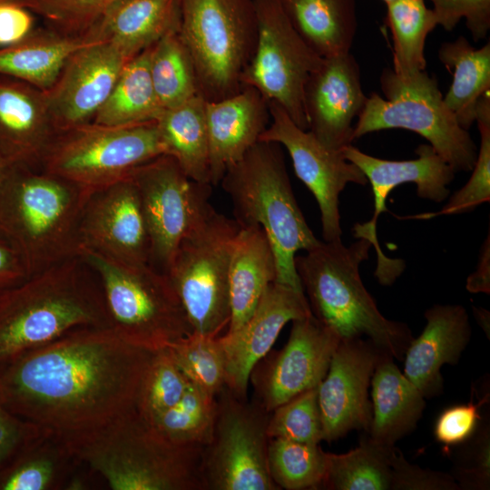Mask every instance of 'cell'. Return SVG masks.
I'll list each match as a JSON object with an SVG mask.
<instances>
[{
  "mask_svg": "<svg viewBox=\"0 0 490 490\" xmlns=\"http://www.w3.org/2000/svg\"><path fill=\"white\" fill-rule=\"evenodd\" d=\"M441 63L453 73L444 101L462 128L475 122L480 98L490 91V42L475 48L466 38L445 42L438 51Z\"/></svg>",
  "mask_w": 490,
  "mask_h": 490,
  "instance_id": "32",
  "label": "cell"
},
{
  "mask_svg": "<svg viewBox=\"0 0 490 490\" xmlns=\"http://www.w3.org/2000/svg\"><path fill=\"white\" fill-rule=\"evenodd\" d=\"M390 490H460L451 474L409 463L394 446L390 453Z\"/></svg>",
  "mask_w": 490,
  "mask_h": 490,
  "instance_id": "47",
  "label": "cell"
},
{
  "mask_svg": "<svg viewBox=\"0 0 490 490\" xmlns=\"http://www.w3.org/2000/svg\"><path fill=\"white\" fill-rule=\"evenodd\" d=\"M71 460L74 458L64 440L54 434H46L0 473V490L50 489Z\"/></svg>",
  "mask_w": 490,
  "mask_h": 490,
  "instance_id": "38",
  "label": "cell"
},
{
  "mask_svg": "<svg viewBox=\"0 0 490 490\" xmlns=\"http://www.w3.org/2000/svg\"><path fill=\"white\" fill-rule=\"evenodd\" d=\"M359 69L350 53L323 58L305 83L303 109L308 130L328 149L341 151L354 141L353 120L368 98Z\"/></svg>",
  "mask_w": 490,
  "mask_h": 490,
  "instance_id": "20",
  "label": "cell"
},
{
  "mask_svg": "<svg viewBox=\"0 0 490 490\" xmlns=\"http://www.w3.org/2000/svg\"><path fill=\"white\" fill-rule=\"evenodd\" d=\"M34 19L29 11L15 3H0V45H12L31 33Z\"/></svg>",
  "mask_w": 490,
  "mask_h": 490,
  "instance_id": "50",
  "label": "cell"
},
{
  "mask_svg": "<svg viewBox=\"0 0 490 490\" xmlns=\"http://www.w3.org/2000/svg\"><path fill=\"white\" fill-rule=\"evenodd\" d=\"M267 432L270 438L320 444L323 429L318 387L294 397L271 411Z\"/></svg>",
  "mask_w": 490,
  "mask_h": 490,
  "instance_id": "43",
  "label": "cell"
},
{
  "mask_svg": "<svg viewBox=\"0 0 490 490\" xmlns=\"http://www.w3.org/2000/svg\"><path fill=\"white\" fill-rule=\"evenodd\" d=\"M14 165L9 163L1 154H0V185L9 173L10 170Z\"/></svg>",
  "mask_w": 490,
  "mask_h": 490,
  "instance_id": "54",
  "label": "cell"
},
{
  "mask_svg": "<svg viewBox=\"0 0 490 490\" xmlns=\"http://www.w3.org/2000/svg\"><path fill=\"white\" fill-rule=\"evenodd\" d=\"M159 349L112 328H82L0 368V401L17 416L64 436L137 409Z\"/></svg>",
  "mask_w": 490,
  "mask_h": 490,
  "instance_id": "1",
  "label": "cell"
},
{
  "mask_svg": "<svg viewBox=\"0 0 490 490\" xmlns=\"http://www.w3.org/2000/svg\"><path fill=\"white\" fill-rule=\"evenodd\" d=\"M220 184L231 201L239 226H260L267 234L277 260L276 282L303 292L295 257L321 240L294 196L281 145L259 141L226 170Z\"/></svg>",
  "mask_w": 490,
  "mask_h": 490,
  "instance_id": "6",
  "label": "cell"
},
{
  "mask_svg": "<svg viewBox=\"0 0 490 490\" xmlns=\"http://www.w3.org/2000/svg\"><path fill=\"white\" fill-rule=\"evenodd\" d=\"M382 352L367 338L340 339L318 386L323 440L332 442L353 430H368L369 387Z\"/></svg>",
  "mask_w": 490,
  "mask_h": 490,
  "instance_id": "17",
  "label": "cell"
},
{
  "mask_svg": "<svg viewBox=\"0 0 490 490\" xmlns=\"http://www.w3.org/2000/svg\"><path fill=\"white\" fill-rule=\"evenodd\" d=\"M287 343L270 351L253 368V400L271 412L294 397L318 386L340 341L338 335L312 314L295 319Z\"/></svg>",
  "mask_w": 490,
  "mask_h": 490,
  "instance_id": "16",
  "label": "cell"
},
{
  "mask_svg": "<svg viewBox=\"0 0 490 490\" xmlns=\"http://www.w3.org/2000/svg\"><path fill=\"white\" fill-rule=\"evenodd\" d=\"M191 383L167 350L159 349L145 374L137 403L138 412L151 420L174 406Z\"/></svg>",
  "mask_w": 490,
  "mask_h": 490,
  "instance_id": "42",
  "label": "cell"
},
{
  "mask_svg": "<svg viewBox=\"0 0 490 490\" xmlns=\"http://www.w3.org/2000/svg\"><path fill=\"white\" fill-rule=\"evenodd\" d=\"M268 103L270 122L260 141L277 142L288 151L296 175L317 201L324 240L341 239L339 195L348 183L366 185V176L342 151L327 148L309 130L299 128L279 105Z\"/></svg>",
  "mask_w": 490,
  "mask_h": 490,
  "instance_id": "15",
  "label": "cell"
},
{
  "mask_svg": "<svg viewBox=\"0 0 490 490\" xmlns=\"http://www.w3.org/2000/svg\"><path fill=\"white\" fill-rule=\"evenodd\" d=\"M474 316L477 324L482 328L487 338L490 333V316L489 311L479 307H473Z\"/></svg>",
  "mask_w": 490,
  "mask_h": 490,
  "instance_id": "53",
  "label": "cell"
},
{
  "mask_svg": "<svg viewBox=\"0 0 490 490\" xmlns=\"http://www.w3.org/2000/svg\"><path fill=\"white\" fill-rule=\"evenodd\" d=\"M80 249L119 262L149 264L148 230L131 177L89 195L80 222Z\"/></svg>",
  "mask_w": 490,
  "mask_h": 490,
  "instance_id": "19",
  "label": "cell"
},
{
  "mask_svg": "<svg viewBox=\"0 0 490 490\" xmlns=\"http://www.w3.org/2000/svg\"><path fill=\"white\" fill-rule=\"evenodd\" d=\"M253 2L257 41L242 84L255 88L268 103L279 105L299 128L308 130L303 89L323 58L299 35L277 0Z\"/></svg>",
  "mask_w": 490,
  "mask_h": 490,
  "instance_id": "13",
  "label": "cell"
},
{
  "mask_svg": "<svg viewBox=\"0 0 490 490\" xmlns=\"http://www.w3.org/2000/svg\"><path fill=\"white\" fill-rule=\"evenodd\" d=\"M489 398L485 396L477 404L456 405L445 409L437 417L434 435L446 448L462 445L475 432L481 420L479 409Z\"/></svg>",
  "mask_w": 490,
  "mask_h": 490,
  "instance_id": "48",
  "label": "cell"
},
{
  "mask_svg": "<svg viewBox=\"0 0 490 490\" xmlns=\"http://www.w3.org/2000/svg\"><path fill=\"white\" fill-rule=\"evenodd\" d=\"M456 453L451 475L460 490H488L490 486V429L483 423Z\"/></svg>",
  "mask_w": 490,
  "mask_h": 490,
  "instance_id": "45",
  "label": "cell"
},
{
  "mask_svg": "<svg viewBox=\"0 0 490 490\" xmlns=\"http://www.w3.org/2000/svg\"><path fill=\"white\" fill-rule=\"evenodd\" d=\"M46 434L49 432L17 416L0 401V473Z\"/></svg>",
  "mask_w": 490,
  "mask_h": 490,
  "instance_id": "49",
  "label": "cell"
},
{
  "mask_svg": "<svg viewBox=\"0 0 490 490\" xmlns=\"http://www.w3.org/2000/svg\"><path fill=\"white\" fill-rule=\"evenodd\" d=\"M178 34L205 101L230 97L244 87L257 41L253 0H180Z\"/></svg>",
  "mask_w": 490,
  "mask_h": 490,
  "instance_id": "8",
  "label": "cell"
},
{
  "mask_svg": "<svg viewBox=\"0 0 490 490\" xmlns=\"http://www.w3.org/2000/svg\"><path fill=\"white\" fill-rule=\"evenodd\" d=\"M475 122L480 133V145L467 182L453 195L443 208L436 212H424L400 219L429 220L438 216L470 212L482 203L490 201V93L480 98Z\"/></svg>",
  "mask_w": 490,
  "mask_h": 490,
  "instance_id": "41",
  "label": "cell"
},
{
  "mask_svg": "<svg viewBox=\"0 0 490 490\" xmlns=\"http://www.w3.org/2000/svg\"><path fill=\"white\" fill-rule=\"evenodd\" d=\"M151 47L123 66L110 95L92 122L126 126L154 122L162 112L150 74Z\"/></svg>",
  "mask_w": 490,
  "mask_h": 490,
  "instance_id": "33",
  "label": "cell"
},
{
  "mask_svg": "<svg viewBox=\"0 0 490 490\" xmlns=\"http://www.w3.org/2000/svg\"><path fill=\"white\" fill-rule=\"evenodd\" d=\"M91 192L39 167L14 165L0 185V233L29 276L78 257Z\"/></svg>",
  "mask_w": 490,
  "mask_h": 490,
  "instance_id": "5",
  "label": "cell"
},
{
  "mask_svg": "<svg viewBox=\"0 0 490 490\" xmlns=\"http://www.w3.org/2000/svg\"><path fill=\"white\" fill-rule=\"evenodd\" d=\"M293 28L322 58L350 53L357 28L356 0H277Z\"/></svg>",
  "mask_w": 490,
  "mask_h": 490,
  "instance_id": "29",
  "label": "cell"
},
{
  "mask_svg": "<svg viewBox=\"0 0 490 490\" xmlns=\"http://www.w3.org/2000/svg\"><path fill=\"white\" fill-rule=\"evenodd\" d=\"M164 348L190 381L217 397L226 387V360L220 336L192 333Z\"/></svg>",
  "mask_w": 490,
  "mask_h": 490,
  "instance_id": "40",
  "label": "cell"
},
{
  "mask_svg": "<svg viewBox=\"0 0 490 490\" xmlns=\"http://www.w3.org/2000/svg\"><path fill=\"white\" fill-rule=\"evenodd\" d=\"M437 24L452 31L466 19L474 41L486 37L490 29V0H430Z\"/></svg>",
  "mask_w": 490,
  "mask_h": 490,
  "instance_id": "46",
  "label": "cell"
},
{
  "mask_svg": "<svg viewBox=\"0 0 490 490\" xmlns=\"http://www.w3.org/2000/svg\"><path fill=\"white\" fill-rule=\"evenodd\" d=\"M164 154L156 121L126 126L91 122L60 131L39 168L92 193Z\"/></svg>",
  "mask_w": 490,
  "mask_h": 490,
  "instance_id": "11",
  "label": "cell"
},
{
  "mask_svg": "<svg viewBox=\"0 0 490 490\" xmlns=\"http://www.w3.org/2000/svg\"><path fill=\"white\" fill-rule=\"evenodd\" d=\"M129 61L114 45L93 41L74 52L45 91L59 131L91 122Z\"/></svg>",
  "mask_w": 490,
  "mask_h": 490,
  "instance_id": "21",
  "label": "cell"
},
{
  "mask_svg": "<svg viewBox=\"0 0 490 490\" xmlns=\"http://www.w3.org/2000/svg\"><path fill=\"white\" fill-rule=\"evenodd\" d=\"M205 100L196 95L165 109L156 120L167 154L193 181L210 183V142Z\"/></svg>",
  "mask_w": 490,
  "mask_h": 490,
  "instance_id": "31",
  "label": "cell"
},
{
  "mask_svg": "<svg viewBox=\"0 0 490 490\" xmlns=\"http://www.w3.org/2000/svg\"><path fill=\"white\" fill-rule=\"evenodd\" d=\"M426 326L404 356V375L426 399L444 391L441 368L458 363L472 337L466 309L460 304H436L425 312Z\"/></svg>",
  "mask_w": 490,
  "mask_h": 490,
  "instance_id": "23",
  "label": "cell"
},
{
  "mask_svg": "<svg viewBox=\"0 0 490 490\" xmlns=\"http://www.w3.org/2000/svg\"><path fill=\"white\" fill-rule=\"evenodd\" d=\"M394 446L384 447L365 437L347 453L326 452L320 489L390 490V453Z\"/></svg>",
  "mask_w": 490,
  "mask_h": 490,
  "instance_id": "35",
  "label": "cell"
},
{
  "mask_svg": "<svg viewBox=\"0 0 490 490\" xmlns=\"http://www.w3.org/2000/svg\"><path fill=\"white\" fill-rule=\"evenodd\" d=\"M29 277L21 257L0 233V295Z\"/></svg>",
  "mask_w": 490,
  "mask_h": 490,
  "instance_id": "51",
  "label": "cell"
},
{
  "mask_svg": "<svg viewBox=\"0 0 490 490\" xmlns=\"http://www.w3.org/2000/svg\"><path fill=\"white\" fill-rule=\"evenodd\" d=\"M210 142V182L220 184L226 170L260 141L270 122L268 102L253 87L205 102Z\"/></svg>",
  "mask_w": 490,
  "mask_h": 490,
  "instance_id": "25",
  "label": "cell"
},
{
  "mask_svg": "<svg viewBox=\"0 0 490 490\" xmlns=\"http://www.w3.org/2000/svg\"><path fill=\"white\" fill-rule=\"evenodd\" d=\"M276 279V256L263 229L240 228L230 259V318L224 333L237 330L250 318L268 287Z\"/></svg>",
  "mask_w": 490,
  "mask_h": 490,
  "instance_id": "28",
  "label": "cell"
},
{
  "mask_svg": "<svg viewBox=\"0 0 490 490\" xmlns=\"http://www.w3.org/2000/svg\"><path fill=\"white\" fill-rule=\"evenodd\" d=\"M240 230L212 207L183 237L165 272L195 334L220 336L228 328L229 272Z\"/></svg>",
  "mask_w": 490,
  "mask_h": 490,
  "instance_id": "10",
  "label": "cell"
},
{
  "mask_svg": "<svg viewBox=\"0 0 490 490\" xmlns=\"http://www.w3.org/2000/svg\"><path fill=\"white\" fill-rule=\"evenodd\" d=\"M386 5V23L393 39L392 70L402 78L425 71L426 39L438 25L433 10L425 0H395Z\"/></svg>",
  "mask_w": 490,
  "mask_h": 490,
  "instance_id": "34",
  "label": "cell"
},
{
  "mask_svg": "<svg viewBox=\"0 0 490 490\" xmlns=\"http://www.w3.org/2000/svg\"><path fill=\"white\" fill-rule=\"evenodd\" d=\"M130 177L148 230L149 264L165 273L183 237L212 208V185L189 178L168 154L141 165Z\"/></svg>",
  "mask_w": 490,
  "mask_h": 490,
  "instance_id": "14",
  "label": "cell"
},
{
  "mask_svg": "<svg viewBox=\"0 0 490 490\" xmlns=\"http://www.w3.org/2000/svg\"><path fill=\"white\" fill-rule=\"evenodd\" d=\"M310 314L304 292L272 282L250 318L237 330L220 336L226 360V387L246 397L253 368L271 350L284 326Z\"/></svg>",
  "mask_w": 490,
  "mask_h": 490,
  "instance_id": "22",
  "label": "cell"
},
{
  "mask_svg": "<svg viewBox=\"0 0 490 490\" xmlns=\"http://www.w3.org/2000/svg\"><path fill=\"white\" fill-rule=\"evenodd\" d=\"M90 272L79 256L71 258L0 295V368L75 329L111 328Z\"/></svg>",
  "mask_w": 490,
  "mask_h": 490,
  "instance_id": "2",
  "label": "cell"
},
{
  "mask_svg": "<svg viewBox=\"0 0 490 490\" xmlns=\"http://www.w3.org/2000/svg\"><path fill=\"white\" fill-rule=\"evenodd\" d=\"M270 413L225 387L213 434L201 454L204 490H279L268 465Z\"/></svg>",
  "mask_w": 490,
  "mask_h": 490,
  "instance_id": "12",
  "label": "cell"
},
{
  "mask_svg": "<svg viewBox=\"0 0 490 490\" xmlns=\"http://www.w3.org/2000/svg\"><path fill=\"white\" fill-rule=\"evenodd\" d=\"M60 437L75 462L87 465L113 490H204L203 448L169 442L137 409Z\"/></svg>",
  "mask_w": 490,
  "mask_h": 490,
  "instance_id": "3",
  "label": "cell"
},
{
  "mask_svg": "<svg viewBox=\"0 0 490 490\" xmlns=\"http://www.w3.org/2000/svg\"><path fill=\"white\" fill-rule=\"evenodd\" d=\"M342 153L350 162L357 165L369 181L374 196V214L363 224L354 226L357 238L368 239L377 253V273L384 274L392 270L396 260L386 257L378 245L377 221L381 212L386 211V201L397 186L412 182L416 186V194L422 199L434 202L446 201L450 191L448 185L455 178L453 169L434 151L430 144H420L415 150L417 158L407 161H389L374 157L349 144Z\"/></svg>",
  "mask_w": 490,
  "mask_h": 490,
  "instance_id": "18",
  "label": "cell"
},
{
  "mask_svg": "<svg viewBox=\"0 0 490 490\" xmlns=\"http://www.w3.org/2000/svg\"><path fill=\"white\" fill-rule=\"evenodd\" d=\"M59 132L44 91L0 79V154L9 163L39 167Z\"/></svg>",
  "mask_w": 490,
  "mask_h": 490,
  "instance_id": "24",
  "label": "cell"
},
{
  "mask_svg": "<svg viewBox=\"0 0 490 490\" xmlns=\"http://www.w3.org/2000/svg\"><path fill=\"white\" fill-rule=\"evenodd\" d=\"M372 416L368 438L381 446L392 447L416 426L426 407V398L382 352L371 378Z\"/></svg>",
  "mask_w": 490,
  "mask_h": 490,
  "instance_id": "27",
  "label": "cell"
},
{
  "mask_svg": "<svg viewBox=\"0 0 490 490\" xmlns=\"http://www.w3.org/2000/svg\"><path fill=\"white\" fill-rule=\"evenodd\" d=\"M466 289L471 293H490L489 233L481 246L476 270L467 278Z\"/></svg>",
  "mask_w": 490,
  "mask_h": 490,
  "instance_id": "52",
  "label": "cell"
},
{
  "mask_svg": "<svg viewBox=\"0 0 490 490\" xmlns=\"http://www.w3.org/2000/svg\"><path fill=\"white\" fill-rule=\"evenodd\" d=\"M93 41L85 35L54 29L32 32L23 41L0 49V76L45 92L54 85L69 57Z\"/></svg>",
  "mask_w": 490,
  "mask_h": 490,
  "instance_id": "30",
  "label": "cell"
},
{
  "mask_svg": "<svg viewBox=\"0 0 490 490\" xmlns=\"http://www.w3.org/2000/svg\"><path fill=\"white\" fill-rule=\"evenodd\" d=\"M150 74L162 110L200 95L191 58L178 31L164 35L151 46Z\"/></svg>",
  "mask_w": 490,
  "mask_h": 490,
  "instance_id": "37",
  "label": "cell"
},
{
  "mask_svg": "<svg viewBox=\"0 0 490 490\" xmlns=\"http://www.w3.org/2000/svg\"><path fill=\"white\" fill-rule=\"evenodd\" d=\"M269 471L279 489H320L326 472V452L320 444L270 438Z\"/></svg>",
  "mask_w": 490,
  "mask_h": 490,
  "instance_id": "39",
  "label": "cell"
},
{
  "mask_svg": "<svg viewBox=\"0 0 490 490\" xmlns=\"http://www.w3.org/2000/svg\"><path fill=\"white\" fill-rule=\"evenodd\" d=\"M217 413V397L191 383L172 407L147 420L169 442L203 448L211 440Z\"/></svg>",
  "mask_w": 490,
  "mask_h": 490,
  "instance_id": "36",
  "label": "cell"
},
{
  "mask_svg": "<svg viewBox=\"0 0 490 490\" xmlns=\"http://www.w3.org/2000/svg\"><path fill=\"white\" fill-rule=\"evenodd\" d=\"M383 1H384V2L386 3V5H387V4H388V3L392 2V1H395V0H383Z\"/></svg>",
  "mask_w": 490,
  "mask_h": 490,
  "instance_id": "56",
  "label": "cell"
},
{
  "mask_svg": "<svg viewBox=\"0 0 490 490\" xmlns=\"http://www.w3.org/2000/svg\"><path fill=\"white\" fill-rule=\"evenodd\" d=\"M380 86L372 93L354 126L353 139L387 129H405L424 137L455 172H471L477 147L444 101L437 81L426 71L402 78L384 68Z\"/></svg>",
  "mask_w": 490,
  "mask_h": 490,
  "instance_id": "9",
  "label": "cell"
},
{
  "mask_svg": "<svg viewBox=\"0 0 490 490\" xmlns=\"http://www.w3.org/2000/svg\"><path fill=\"white\" fill-rule=\"evenodd\" d=\"M372 247L368 239L349 246L342 240L321 241L294 264L312 315L341 339L367 338L403 360L413 336L406 323L384 317L363 284L360 264Z\"/></svg>",
  "mask_w": 490,
  "mask_h": 490,
  "instance_id": "4",
  "label": "cell"
},
{
  "mask_svg": "<svg viewBox=\"0 0 490 490\" xmlns=\"http://www.w3.org/2000/svg\"><path fill=\"white\" fill-rule=\"evenodd\" d=\"M179 26L180 0H116L83 35L114 45L130 60Z\"/></svg>",
  "mask_w": 490,
  "mask_h": 490,
  "instance_id": "26",
  "label": "cell"
},
{
  "mask_svg": "<svg viewBox=\"0 0 490 490\" xmlns=\"http://www.w3.org/2000/svg\"><path fill=\"white\" fill-rule=\"evenodd\" d=\"M15 0H0V3H4V2H15Z\"/></svg>",
  "mask_w": 490,
  "mask_h": 490,
  "instance_id": "55",
  "label": "cell"
},
{
  "mask_svg": "<svg viewBox=\"0 0 490 490\" xmlns=\"http://www.w3.org/2000/svg\"><path fill=\"white\" fill-rule=\"evenodd\" d=\"M116 0H15L26 9L41 15L51 29L83 35L100 15Z\"/></svg>",
  "mask_w": 490,
  "mask_h": 490,
  "instance_id": "44",
  "label": "cell"
},
{
  "mask_svg": "<svg viewBox=\"0 0 490 490\" xmlns=\"http://www.w3.org/2000/svg\"><path fill=\"white\" fill-rule=\"evenodd\" d=\"M78 256L95 274L111 328L120 336L157 350L193 333L165 273L150 264H126L87 249H80Z\"/></svg>",
  "mask_w": 490,
  "mask_h": 490,
  "instance_id": "7",
  "label": "cell"
}]
</instances>
